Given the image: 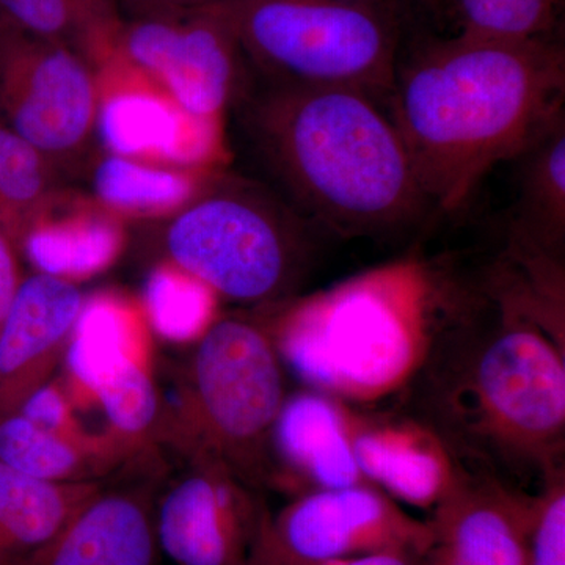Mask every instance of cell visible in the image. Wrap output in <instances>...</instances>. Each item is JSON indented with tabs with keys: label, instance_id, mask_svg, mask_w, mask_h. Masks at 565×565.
<instances>
[{
	"label": "cell",
	"instance_id": "cell-19",
	"mask_svg": "<svg viewBox=\"0 0 565 565\" xmlns=\"http://www.w3.org/2000/svg\"><path fill=\"white\" fill-rule=\"evenodd\" d=\"M102 489L99 481H41L0 462V565L24 563L51 544Z\"/></svg>",
	"mask_w": 565,
	"mask_h": 565
},
{
	"label": "cell",
	"instance_id": "cell-23",
	"mask_svg": "<svg viewBox=\"0 0 565 565\" xmlns=\"http://www.w3.org/2000/svg\"><path fill=\"white\" fill-rule=\"evenodd\" d=\"M104 414L111 429L110 437L131 452L143 448L154 437L161 422V401L150 375L122 356L96 385Z\"/></svg>",
	"mask_w": 565,
	"mask_h": 565
},
{
	"label": "cell",
	"instance_id": "cell-17",
	"mask_svg": "<svg viewBox=\"0 0 565 565\" xmlns=\"http://www.w3.org/2000/svg\"><path fill=\"white\" fill-rule=\"evenodd\" d=\"M353 456L363 478L405 503L434 508L451 484L456 463L426 427L349 418Z\"/></svg>",
	"mask_w": 565,
	"mask_h": 565
},
{
	"label": "cell",
	"instance_id": "cell-9",
	"mask_svg": "<svg viewBox=\"0 0 565 565\" xmlns=\"http://www.w3.org/2000/svg\"><path fill=\"white\" fill-rule=\"evenodd\" d=\"M114 47L182 111L202 120H221L243 81V52L215 3L181 17L121 22Z\"/></svg>",
	"mask_w": 565,
	"mask_h": 565
},
{
	"label": "cell",
	"instance_id": "cell-26",
	"mask_svg": "<svg viewBox=\"0 0 565 565\" xmlns=\"http://www.w3.org/2000/svg\"><path fill=\"white\" fill-rule=\"evenodd\" d=\"M214 297L215 294L202 281L169 262L151 274L145 305L152 326L159 332L185 340L195 333H203L210 326Z\"/></svg>",
	"mask_w": 565,
	"mask_h": 565
},
{
	"label": "cell",
	"instance_id": "cell-5",
	"mask_svg": "<svg viewBox=\"0 0 565 565\" xmlns=\"http://www.w3.org/2000/svg\"><path fill=\"white\" fill-rule=\"evenodd\" d=\"M169 262L230 302H277L296 288L311 255L308 221L250 181H206L172 215Z\"/></svg>",
	"mask_w": 565,
	"mask_h": 565
},
{
	"label": "cell",
	"instance_id": "cell-20",
	"mask_svg": "<svg viewBox=\"0 0 565 565\" xmlns=\"http://www.w3.org/2000/svg\"><path fill=\"white\" fill-rule=\"evenodd\" d=\"M274 444L316 489L364 482L353 456L348 416L321 394L305 393L285 401Z\"/></svg>",
	"mask_w": 565,
	"mask_h": 565
},
{
	"label": "cell",
	"instance_id": "cell-31",
	"mask_svg": "<svg viewBox=\"0 0 565 565\" xmlns=\"http://www.w3.org/2000/svg\"><path fill=\"white\" fill-rule=\"evenodd\" d=\"M218 0H120L122 11L128 20H147V18L181 17L206 9Z\"/></svg>",
	"mask_w": 565,
	"mask_h": 565
},
{
	"label": "cell",
	"instance_id": "cell-27",
	"mask_svg": "<svg viewBox=\"0 0 565 565\" xmlns=\"http://www.w3.org/2000/svg\"><path fill=\"white\" fill-rule=\"evenodd\" d=\"M128 318V311L114 297L102 296L93 302L85 300L68 349L73 351L77 374L95 388L122 356H128L120 353Z\"/></svg>",
	"mask_w": 565,
	"mask_h": 565
},
{
	"label": "cell",
	"instance_id": "cell-7",
	"mask_svg": "<svg viewBox=\"0 0 565 565\" xmlns=\"http://www.w3.org/2000/svg\"><path fill=\"white\" fill-rule=\"evenodd\" d=\"M282 404L280 356L270 334L244 318L212 321L193 351L182 392V446L223 465L245 486H258Z\"/></svg>",
	"mask_w": 565,
	"mask_h": 565
},
{
	"label": "cell",
	"instance_id": "cell-13",
	"mask_svg": "<svg viewBox=\"0 0 565 565\" xmlns=\"http://www.w3.org/2000/svg\"><path fill=\"white\" fill-rule=\"evenodd\" d=\"M531 500L492 476L456 465L427 522L433 541L423 565H527Z\"/></svg>",
	"mask_w": 565,
	"mask_h": 565
},
{
	"label": "cell",
	"instance_id": "cell-24",
	"mask_svg": "<svg viewBox=\"0 0 565 565\" xmlns=\"http://www.w3.org/2000/svg\"><path fill=\"white\" fill-rule=\"evenodd\" d=\"M51 193V162L0 125V230L17 243L22 226Z\"/></svg>",
	"mask_w": 565,
	"mask_h": 565
},
{
	"label": "cell",
	"instance_id": "cell-11",
	"mask_svg": "<svg viewBox=\"0 0 565 565\" xmlns=\"http://www.w3.org/2000/svg\"><path fill=\"white\" fill-rule=\"evenodd\" d=\"M95 131L109 154L204 172L221 154L218 120L191 117L111 51L96 65Z\"/></svg>",
	"mask_w": 565,
	"mask_h": 565
},
{
	"label": "cell",
	"instance_id": "cell-8",
	"mask_svg": "<svg viewBox=\"0 0 565 565\" xmlns=\"http://www.w3.org/2000/svg\"><path fill=\"white\" fill-rule=\"evenodd\" d=\"M98 81L88 58L0 17V111L6 125L52 162L95 132Z\"/></svg>",
	"mask_w": 565,
	"mask_h": 565
},
{
	"label": "cell",
	"instance_id": "cell-25",
	"mask_svg": "<svg viewBox=\"0 0 565 565\" xmlns=\"http://www.w3.org/2000/svg\"><path fill=\"white\" fill-rule=\"evenodd\" d=\"M563 0H451L460 35L490 40L552 39Z\"/></svg>",
	"mask_w": 565,
	"mask_h": 565
},
{
	"label": "cell",
	"instance_id": "cell-1",
	"mask_svg": "<svg viewBox=\"0 0 565 565\" xmlns=\"http://www.w3.org/2000/svg\"><path fill=\"white\" fill-rule=\"evenodd\" d=\"M392 117L430 206L456 212L498 163L564 120L565 52L553 39L456 35L397 66Z\"/></svg>",
	"mask_w": 565,
	"mask_h": 565
},
{
	"label": "cell",
	"instance_id": "cell-15",
	"mask_svg": "<svg viewBox=\"0 0 565 565\" xmlns=\"http://www.w3.org/2000/svg\"><path fill=\"white\" fill-rule=\"evenodd\" d=\"M148 487L99 490L51 544L18 565H158Z\"/></svg>",
	"mask_w": 565,
	"mask_h": 565
},
{
	"label": "cell",
	"instance_id": "cell-2",
	"mask_svg": "<svg viewBox=\"0 0 565 565\" xmlns=\"http://www.w3.org/2000/svg\"><path fill=\"white\" fill-rule=\"evenodd\" d=\"M373 93L267 84L245 128L308 222L344 237H384L433 212L403 136Z\"/></svg>",
	"mask_w": 565,
	"mask_h": 565
},
{
	"label": "cell",
	"instance_id": "cell-28",
	"mask_svg": "<svg viewBox=\"0 0 565 565\" xmlns=\"http://www.w3.org/2000/svg\"><path fill=\"white\" fill-rule=\"evenodd\" d=\"M527 565H565L564 468L550 475L531 500Z\"/></svg>",
	"mask_w": 565,
	"mask_h": 565
},
{
	"label": "cell",
	"instance_id": "cell-30",
	"mask_svg": "<svg viewBox=\"0 0 565 565\" xmlns=\"http://www.w3.org/2000/svg\"><path fill=\"white\" fill-rule=\"evenodd\" d=\"M422 557L415 553L408 552H381L373 555L349 557V559L326 561V563L303 564L292 563V561L281 559L263 552V550H253L250 564L248 565H423Z\"/></svg>",
	"mask_w": 565,
	"mask_h": 565
},
{
	"label": "cell",
	"instance_id": "cell-18",
	"mask_svg": "<svg viewBox=\"0 0 565 565\" xmlns=\"http://www.w3.org/2000/svg\"><path fill=\"white\" fill-rule=\"evenodd\" d=\"M522 180L509 225L515 262L559 266L565 232V122L523 152Z\"/></svg>",
	"mask_w": 565,
	"mask_h": 565
},
{
	"label": "cell",
	"instance_id": "cell-10",
	"mask_svg": "<svg viewBox=\"0 0 565 565\" xmlns=\"http://www.w3.org/2000/svg\"><path fill=\"white\" fill-rule=\"evenodd\" d=\"M433 541L429 523L418 522L374 487L316 489L264 520L256 548L292 563L408 552L423 556Z\"/></svg>",
	"mask_w": 565,
	"mask_h": 565
},
{
	"label": "cell",
	"instance_id": "cell-6",
	"mask_svg": "<svg viewBox=\"0 0 565 565\" xmlns=\"http://www.w3.org/2000/svg\"><path fill=\"white\" fill-rule=\"evenodd\" d=\"M244 61L267 84L390 96L399 32L373 0H218Z\"/></svg>",
	"mask_w": 565,
	"mask_h": 565
},
{
	"label": "cell",
	"instance_id": "cell-4",
	"mask_svg": "<svg viewBox=\"0 0 565 565\" xmlns=\"http://www.w3.org/2000/svg\"><path fill=\"white\" fill-rule=\"evenodd\" d=\"M419 264L382 267L288 311L277 351L319 388L356 397L392 390L422 363L434 291Z\"/></svg>",
	"mask_w": 565,
	"mask_h": 565
},
{
	"label": "cell",
	"instance_id": "cell-21",
	"mask_svg": "<svg viewBox=\"0 0 565 565\" xmlns=\"http://www.w3.org/2000/svg\"><path fill=\"white\" fill-rule=\"evenodd\" d=\"M122 452L128 451L111 437L85 440L79 434L43 426L22 412L0 416V462L41 481H96Z\"/></svg>",
	"mask_w": 565,
	"mask_h": 565
},
{
	"label": "cell",
	"instance_id": "cell-14",
	"mask_svg": "<svg viewBox=\"0 0 565 565\" xmlns=\"http://www.w3.org/2000/svg\"><path fill=\"white\" fill-rule=\"evenodd\" d=\"M84 305L76 282L41 273L24 275L0 329V416L17 414L51 384Z\"/></svg>",
	"mask_w": 565,
	"mask_h": 565
},
{
	"label": "cell",
	"instance_id": "cell-22",
	"mask_svg": "<svg viewBox=\"0 0 565 565\" xmlns=\"http://www.w3.org/2000/svg\"><path fill=\"white\" fill-rule=\"evenodd\" d=\"M203 172L109 154L93 174L95 200L118 217H162L181 211L206 184Z\"/></svg>",
	"mask_w": 565,
	"mask_h": 565
},
{
	"label": "cell",
	"instance_id": "cell-3",
	"mask_svg": "<svg viewBox=\"0 0 565 565\" xmlns=\"http://www.w3.org/2000/svg\"><path fill=\"white\" fill-rule=\"evenodd\" d=\"M500 303V302H498ZM492 321H463L430 341L418 390L430 433L514 476L561 470L565 434L564 352L533 316L500 303Z\"/></svg>",
	"mask_w": 565,
	"mask_h": 565
},
{
	"label": "cell",
	"instance_id": "cell-16",
	"mask_svg": "<svg viewBox=\"0 0 565 565\" xmlns=\"http://www.w3.org/2000/svg\"><path fill=\"white\" fill-rule=\"evenodd\" d=\"M122 244L120 217L96 200L57 199L54 192L22 226L17 245L36 273L73 281L104 269Z\"/></svg>",
	"mask_w": 565,
	"mask_h": 565
},
{
	"label": "cell",
	"instance_id": "cell-12",
	"mask_svg": "<svg viewBox=\"0 0 565 565\" xmlns=\"http://www.w3.org/2000/svg\"><path fill=\"white\" fill-rule=\"evenodd\" d=\"M267 511L223 465L192 456V470L154 504L156 537L174 565H248Z\"/></svg>",
	"mask_w": 565,
	"mask_h": 565
},
{
	"label": "cell",
	"instance_id": "cell-29",
	"mask_svg": "<svg viewBox=\"0 0 565 565\" xmlns=\"http://www.w3.org/2000/svg\"><path fill=\"white\" fill-rule=\"evenodd\" d=\"M20 255L17 243L0 230V329L10 313L11 305L24 278Z\"/></svg>",
	"mask_w": 565,
	"mask_h": 565
}]
</instances>
